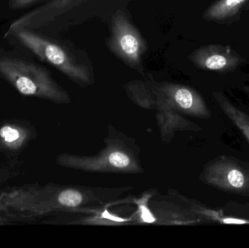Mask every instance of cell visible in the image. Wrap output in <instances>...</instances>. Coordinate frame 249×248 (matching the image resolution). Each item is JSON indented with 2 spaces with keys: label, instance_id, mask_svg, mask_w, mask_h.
Wrapping results in <instances>:
<instances>
[{
  "label": "cell",
  "instance_id": "1",
  "mask_svg": "<svg viewBox=\"0 0 249 248\" xmlns=\"http://www.w3.org/2000/svg\"><path fill=\"white\" fill-rule=\"evenodd\" d=\"M4 38L16 41L19 47L55 67L74 81L82 83L90 81L87 67L79 63L62 45L43 33L18 30L5 33Z\"/></svg>",
  "mask_w": 249,
  "mask_h": 248
},
{
  "label": "cell",
  "instance_id": "2",
  "mask_svg": "<svg viewBox=\"0 0 249 248\" xmlns=\"http://www.w3.org/2000/svg\"><path fill=\"white\" fill-rule=\"evenodd\" d=\"M0 77L25 96H62V92L45 66L9 52L0 53Z\"/></svg>",
  "mask_w": 249,
  "mask_h": 248
},
{
  "label": "cell",
  "instance_id": "3",
  "mask_svg": "<svg viewBox=\"0 0 249 248\" xmlns=\"http://www.w3.org/2000/svg\"><path fill=\"white\" fill-rule=\"evenodd\" d=\"M202 179L218 190L249 198V162L219 156L205 166Z\"/></svg>",
  "mask_w": 249,
  "mask_h": 248
},
{
  "label": "cell",
  "instance_id": "4",
  "mask_svg": "<svg viewBox=\"0 0 249 248\" xmlns=\"http://www.w3.org/2000/svg\"><path fill=\"white\" fill-rule=\"evenodd\" d=\"M107 43L110 50L126 65L136 70L142 69V57L147 45L124 12L118 11L112 17Z\"/></svg>",
  "mask_w": 249,
  "mask_h": 248
},
{
  "label": "cell",
  "instance_id": "5",
  "mask_svg": "<svg viewBox=\"0 0 249 248\" xmlns=\"http://www.w3.org/2000/svg\"><path fill=\"white\" fill-rule=\"evenodd\" d=\"M189 59L197 68L219 73L232 72L245 61L231 47L220 45L200 47Z\"/></svg>",
  "mask_w": 249,
  "mask_h": 248
},
{
  "label": "cell",
  "instance_id": "6",
  "mask_svg": "<svg viewBox=\"0 0 249 248\" xmlns=\"http://www.w3.org/2000/svg\"><path fill=\"white\" fill-rule=\"evenodd\" d=\"M213 96L217 102L223 113L231 119V122L241 131L249 143V116L244 111L235 106L223 93H213Z\"/></svg>",
  "mask_w": 249,
  "mask_h": 248
},
{
  "label": "cell",
  "instance_id": "7",
  "mask_svg": "<svg viewBox=\"0 0 249 248\" xmlns=\"http://www.w3.org/2000/svg\"><path fill=\"white\" fill-rule=\"evenodd\" d=\"M247 1V0H219L205 11L203 19L212 21L226 20L235 16Z\"/></svg>",
  "mask_w": 249,
  "mask_h": 248
},
{
  "label": "cell",
  "instance_id": "8",
  "mask_svg": "<svg viewBox=\"0 0 249 248\" xmlns=\"http://www.w3.org/2000/svg\"><path fill=\"white\" fill-rule=\"evenodd\" d=\"M58 202L64 206H78L83 202V196L77 191L66 190L58 197Z\"/></svg>",
  "mask_w": 249,
  "mask_h": 248
},
{
  "label": "cell",
  "instance_id": "9",
  "mask_svg": "<svg viewBox=\"0 0 249 248\" xmlns=\"http://www.w3.org/2000/svg\"><path fill=\"white\" fill-rule=\"evenodd\" d=\"M109 161L112 165L116 167H121V168L127 167L130 165L129 157L124 153L119 152V151L111 154L109 157Z\"/></svg>",
  "mask_w": 249,
  "mask_h": 248
},
{
  "label": "cell",
  "instance_id": "10",
  "mask_svg": "<svg viewBox=\"0 0 249 248\" xmlns=\"http://www.w3.org/2000/svg\"><path fill=\"white\" fill-rule=\"evenodd\" d=\"M43 0H9V8L13 10H25L39 4Z\"/></svg>",
  "mask_w": 249,
  "mask_h": 248
},
{
  "label": "cell",
  "instance_id": "11",
  "mask_svg": "<svg viewBox=\"0 0 249 248\" xmlns=\"http://www.w3.org/2000/svg\"><path fill=\"white\" fill-rule=\"evenodd\" d=\"M0 135L7 142H13L19 138V132L17 130L9 126H4L0 130Z\"/></svg>",
  "mask_w": 249,
  "mask_h": 248
},
{
  "label": "cell",
  "instance_id": "12",
  "mask_svg": "<svg viewBox=\"0 0 249 248\" xmlns=\"http://www.w3.org/2000/svg\"><path fill=\"white\" fill-rule=\"evenodd\" d=\"M245 90H246V92H247V93H248L249 94V87H245Z\"/></svg>",
  "mask_w": 249,
  "mask_h": 248
}]
</instances>
